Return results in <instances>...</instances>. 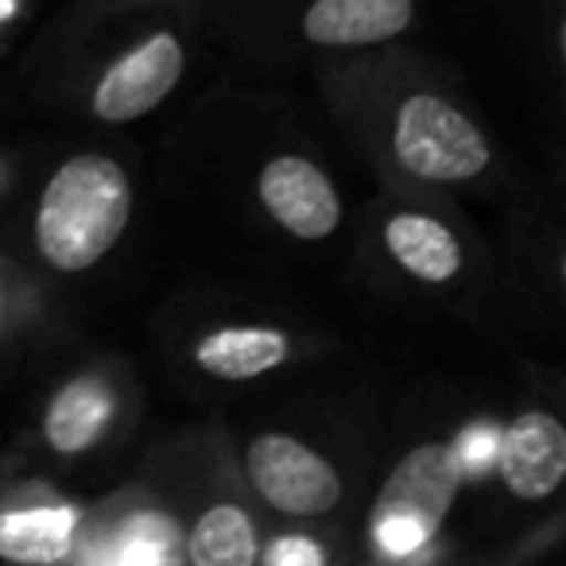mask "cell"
<instances>
[{
	"mask_svg": "<svg viewBox=\"0 0 566 566\" xmlns=\"http://www.w3.org/2000/svg\"><path fill=\"white\" fill-rule=\"evenodd\" d=\"M318 97L388 187L496 198L520 171L450 66L403 40L315 63Z\"/></svg>",
	"mask_w": 566,
	"mask_h": 566,
	"instance_id": "6da1fadb",
	"label": "cell"
},
{
	"mask_svg": "<svg viewBox=\"0 0 566 566\" xmlns=\"http://www.w3.org/2000/svg\"><path fill=\"white\" fill-rule=\"evenodd\" d=\"M202 40V0H74L28 71L43 105L125 128L179 94Z\"/></svg>",
	"mask_w": 566,
	"mask_h": 566,
	"instance_id": "7a4b0ae2",
	"label": "cell"
},
{
	"mask_svg": "<svg viewBox=\"0 0 566 566\" xmlns=\"http://www.w3.org/2000/svg\"><path fill=\"white\" fill-rule=\"evenodd\" d=\"M349 256L373 292L400 303L478 315L496 295V252L454 195L380 182L357 210Z\"/></svg>",
	"mask_w": 566,
	"mask_h": 566,
	"instance_id": "3957f363",
	"label": "cell"
},
{
	"mask_svg": "<svg viewBox=\"0 0 566 566\" xmlns=\"http://www.w3.org/2000/svg\"><path fill=\"white\" fill-rule=\"evenodd\" d=\"M423 0H202V32L249 66H292L408 40Z\"/></svg>",
	"mask_w": 566,
	"mask_h": 566,
	"instance_id": "277c9868",
	"label": "cell"
},
{
	"mask_svg": "<svg viewBox=\"0 0 566 566\" xmlns=\"http://www.w3.org/2000/svg\"><path fill=\"white\" fill-rule=\"evenodd\" d=\"M136 179L117 151H66L28 195L20 244L12 249L51 283L97 272L128 237Z\"/></svg>",
	"mask_w": 566,
	"mask_h": 566,
	"instance_id": "5b68a950",
	"label": "cell"
},
{
	"mask_svg": "<svg viewBox=\"0 0 566 566\" xmlns=\"http://www.w3.org/2000/svg\"><path fill=\"white\" fill-rule=\"evenodd\" d=\"M140 478L179 520L187 566H256L268 516L237 473L229 434L198 431L164 442Z\"/></svg>",
	"mask_w": 566,
	"mask_h": 566,
	"instance_id": "8992f818",
	"label": "cell"
},
{
	"mask_svg": "<svg viewBox=\"0 0 566 566\" xmlns=\"http://www.w3.org/2000/svg\"><path fill=\"white\" fill-rule=\"evenodd\" d=\"M144 416L136 369L120 354H78L40 380L24 447L48 470H94L128 447Z\"/></svg>",
	"mask_w": 566,
	"mask_h": 566,
	"instance_id": "52a82bcc",
	"label": "cell"
},
{
	"mask_svg": "<svg viewBox=\"0 0 566 566\" xmlns=\"http://www.w3.org/2000/svg\"><path fill=\"white\" fill-rule=\"evenodd\" d=\"M473 473L465 431L419 434L380 473L365 509V555L377 563H431L442 558L450 512Z\"/></svg>",
	"mask_w": 566,
	"mask_h": 566,
	"instance_id": "ba28073f",
	"label": "cell"
},
{
	"mask_svg": "<svg viewBox=\"0 0 566 566\" xmlns=\"http://www.w3.org/2000/svg\"><path fill=\"white\" fill-rule=\"evenodd\" d=\"M167 349L190 385L252 388L323 357L326 342L280 311L221 300L195 303L187 315L175 318Z\"/></svg>",
	"mask_w": 566,
	"mask_h": 566,
	"instance_id": "9c48e42d",
	"label": "cell"
},
{
	"mask_svg": "<svg viewBox=\"0 0 566 566\" xmlns=\"http://www.w3.org/2000/svg\"><path fill=\"white\" fill-rule=\"evenodd\" d=\"M249 496L268 520L287 524H349L361 473L326 439L300 427H249L229 439Z\"/></svg>",
	"mask_w": 566,
	"mask_h": 566,
	"instance_id": "30bf717a",
	"label": "cell"
},
{
	"mask_svg": "<svg viewBox=\"0 0 566 566\" xmlns=\"http://www.w3.org/2000/svg\"><path fill=\"white\" fill-rule=\"evenodd\" d=\"M244 206L280 241L323 249L346 233V198L326 159L303 140L268 144L241 171Z\"/></svg>",
	"mask_w": 566,
	"mask_h": 566,
	"instance_id": "8fae6325",
	"label": "cell"
},
{
	"mask_svg": "<svg viewBox=\"0 0 566 566\" xmlns=\"http://www.w3.org/2000/svg\"><path fill=\"white\" fill-rule=\"evenodd\" d=\"M504 213V252L496 256V292L535 318L555 323L566 303V241L558 190L527 187L516 179Z\"/></svg>",
	"mask_w": 566,
	"mask_h": 566,
	"instance_id": "7c38bea8",
	"label": "cell"
},
{
	"mask_svg": "<svg viewBox=\"0 0 566 566\" xmlns=\"http://www.w3.org/2000/svg\"><path fill=\"white\" fill-rule=\"evenodd\" d=\"M78 566H187L182 527L164 496L136 473L97 504H86L74 535Z\"/></svg>",
	"mask_w": 566,
	"mask_h": 566,
	"instance_id": "4fadbf2b",
	"label": "cell"
},
{
	"mask_svg": "<svg viewBox=\"0 0 566 566\" xmlns=\"http://www.w3.org/2000/svg\"><path fill=\"white\" fill-rule=\"evenodd\" d=\"M493 478L512 504L543 509L566 481V423L547 400H527L504 419L493 447Z\"/></svg>",
	"mask_w": 566,
	"mask_h": 566,
	"instance_id": "5bb4252c",
	"label": "cell"
},
{
	"mask_svg": "<svg viewBox=\"0 0 566 566\" xmlns=\"http://www.w3.org/2000/svg\"><path fill=\"white\" fill-rule=\"evenodd\" d=\"M86 504L43 478H17L0 493V558L9 563H71Z\"/></svg>",
	"mask_w": 566,
	"mask_h": 566,
	"instance_id": "9a60e30c",
	"label": "cell"
},
{
	"mask_svg": "<svg viewBox=\"0 0 566 566\" xmlns=\"http://www.w3.org/2000/svg\"><path fill=\"white\" fill-rule=\"evenodd\" d=\"M63 334L55 283L0 241V369L40 357Z\"/></svg>",
	"mask_w": 566,
	"mask_h": 566,
	"instance_id": "2e32d148",
	"label": "cell"
},
{
	"mask_svg": "<svg viewBox=\"0 0 566 566\" xmlns=\"http://www.w3.org/2000/svg\"><path fill=\"white\" fill-rule=\"evenodd\" d=\"M349 558L346 524H287L268 520L256 566H334Z\"/></svg>",
	"mask_w": 566,
	"mask_h": 566,
	"instance_id": "e0dca14e",
	"label": "cell"
}]
</instances>
